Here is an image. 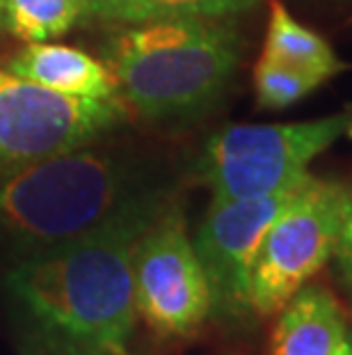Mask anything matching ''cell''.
Wrapping results in <instances>:
<instances>
[{"label": "cell", "instance_id": "obj_1", "mask_svg": "<svg viewBox=\"0 0 352 355\" xmlns=\"http://www.w3.org/2000/svg\"><path fill=\"white\" fill-rule=\"evenodd\" d=\"M160 193L103 227L28 252L5 275L21 326L41 355H124L136 330L133 261Z\"/></svg>", "mask_w": 352, "mask_h": 355}, {"label": "cell", "instance_id": "obj_2", "mask_svg": "<svg viewBox=\"0 0 352 355\" xmlns=\"http://www.w3.org/2000/svg\"><path fill=\"white\" fill-rule=\"evenodd\" d=\"M154 195L129 154L94 140L0 177V236L37 252L85 236Z\"/></svg>", "mask_w": 352, "mask_h": 355}, {"label": "cell", "instance_id": "obj_3", "mask_svg": "<svg viewBox=\"0 0 352 355\" xmlns=\"http://www.w3.org/2000/svg\"><path fill=\"white\" fill-rule=\"evenodd\" d=\"M119 94L151 122L197 115L224 92L241 60L227 19L183 17L119 26L106 44Z\"/></svg>", "mask_w": 352, "mask_h": 355}, {"label": "cell", "instance_id": "obj_4", "mask_svg": "<svg viewBox=\"0 0 352 355\" xmlns=\"http://www.w3.org/2000/svg\"><path fill=\"white\" fill-rule=\"evenodd\" d=\"M350 131L352 110L293 124H236L208 140L201 175L213 200L281 193L309 179V163Z\"/></svg>", "mask_w": 352, "mask_h": 355}, {"label": "cell", "instance_id": "obj_5", "mask_svg": "<svg viewBox=\"0 0 352 355\" xmlns=\"http://www.w3.org/2000/svg\"><path fill=\"white\" fill-rule=\"evenodd\" d=\"M352 193L332 181L309 177L275 218L259 245L252 268L250 307L272 316L325 266Z\"/></svg>", "mask_w": 352, "mask_h": 355}, {"label": "cell", "instance_id": "obj_6", "mask_svg": "<svg viewBox=\"0 0 352 355\" xmlns=\"http://www.w3.org/2000/svg\"><path fill=\"white\" fill-rule=\"evenodd\" d=\"M129 117L124 99H80L0 64V177L106 138Z\"/></svg>", "mask_w": 352, "mask_h": 355}, {"label": "cell", "instance_id": "obj_7", "mask_svg": "<svg viewBox=\"0 0 352 355\" xmlns=\"http://www.w3.org/2000/svg\"><path fill=\"white\" fill-rule=\"evenodd\" d=\"M136 312L163 339L188 337L213 312L211 289L178 209H160L138 241Z\"/></svg>", "mask_w": 352, "mask_h": 355}, {"label": "cell", "instance_id": "obj_8", "mask_svg": "<svg viewBox=\"0 0 352 355\" xmlns=\"http://www.w3.org/2000/svg\"><path fill=\"white\" fill-rule=\"evenodd\" d=\"M299 186L261 198L211 202L192 243L204 266L213 309L231 316L252 312V268L259 245Z\"/></svg>", "mask_w": 352, "mask_h": 355}, {"label": "cell", "instance_id": "obj_9", "mask_svg": "<svg viewBox=\"0 0 352 355\" xmlns=\"http://www.w3.org/2000/svg\"><path fill=\"white\" fill-rule=\"evenodd\" d=\"M277 314L270 355H352L348 314L323 286L304 284Z\"/></svg>", "mask_w": 352, "mask_h": 355}, {"label": "cell", "instance_id": "obj_10", "mask_svg": "<svg viewBox=\"0 0 352 355\" xmlns=\"http://www.w3.org/2000/svg\"><path fill=\"white\" fill-rule=\"evenodd\" d=\"M7 67L19 76L66 96L96 101L122 99L117 80L106 62L73 46L50 42L28 44L17 58L7 62Z\"/></svg>", "mask_w": 352, "mask_h": 355}, {"label": "cell", "instance_id": "obj_11", "mask_svg": "<svg viewBox=\"0 0 352 355\" xmlns=\"http://www.w3.org/2000/svg\"><path fill=\"white\" fill-rule=\"evenodd\" d=\"M263 58L309 73L320 83H327L348 67L323 37L295 21L279 0L270 3Z\"/></svg>", "mask_w": 352, "mask_h": 355}, {"label": "cell", "instance_id": "obj_12", "mask_svg": "<svg viewBox=\"0 0 352 355\" xmlns=\"http://www.w3.org/2000/svg\"><path fill=\"white\" fill-rule=\"evenodd\" d=\"M259 0H87V17L112 26H136L160 19H229Z\"/></svg>", "mask_w": 352, "mask_h": 355}, {"label": "cell", "instance_id": "obj_13", "mask_svg": "<svg viewBox=\"0 0 352 355\" xmlns=\"http://www.w3.org/2000/svg\"><path fill=\"white\" fill-rule=\"evenodd\" d=\"M87 17V0H3L7 33L26 44L50 42Z\"/></svg>", "mask_w": 352, "mask_h": 355}, {"label": "cell", "instance_id": "obj_14", "mask_svg": "<svg viewBox=\"0 0 352 355\" xmlns=\"http://www.w3.org/2000/svg\"><path fill=\"white\" fill-rule=\"evenodd\" d=\"M323 85L318 78L309 76L304 71H297L293 67L275 62L270 58H263L254 67V92L257 103L266 110H284L288 105L302 101L304 96Z\"/></svg>", "mask_w": 352, "mask_h": 355}, {"label": "cell", "instance_id": "obj_15", "mask_svg": "<svg viewBox=\"0 0 352 355\" xmlns=\"http://www.w3.org/2000/svg\"><path fill=\"white\" fill-rule=\"evenodd\" d=\"M336 254L343 263V273L352 275V198L348 204V211L343 216V225L339 232V241H336Z\"/></svg>", "mask_w": 352, "mask_h": 355}, {"label": "cell", "instance_id": "obj_16", "mask_svg": "<svg viewBox=\"0 0 352 355\" xmlns=\"http://www.w3.org/2000/svg\"><path fill=\"white\" fill-rule=\"evenodd\" d=\"M0 24H3V0H0Z\"/></svg>", "mask_w": 352, "mask_h": 355}, {"label": "cell", "instance_id": "obj_17", "mask_svg": "<svg viewBox=\"0 0 352 355\" xmlns=\"http://www.w3.org/2000/svg\"><path fill=\"white\" fill-rule=\"evenodd\" d=\"M346 279H348V286H350V291H352V275H346Z\"/></svg>", "mask_w": 352, "mask_h": 355}]
</instances>
